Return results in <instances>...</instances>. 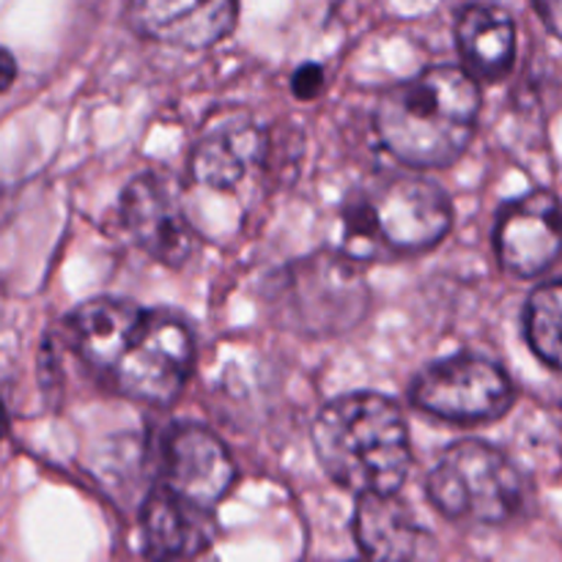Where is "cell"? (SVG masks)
I'll use <instances>...</instances> for the list:
<instances>
[{"instance_id": "9c48e42d", "label": "cell", "mask_w": 562, "mask_h": 562, "mask_svg": "<svg viewBox=\"0 0 562 562\" xmlns=\"http://www.w3.org/2000/svg\"><path fill=\"white\" fill-rule=\"evenodd\" d=\"M236 481L234 456L223 439L206 426L181 423L165 434L162 483L173 497L190 508L212 514L214 505L231 492Z\"/></svg>"}, {"instance_id": "277c9868", "label": "cell", "mask_w": 562, "mask_h": 562, "mask_svg": "<svg viewBox=\"0 0 562 562\" xmlns=\"http://www.w3.org/2000/svg\"><path fill=\"white\" fill-rule=\"evenodd\" d=\"M267 300L274 322L294 333L340 335L366 318L371 291L357 261L324 250L274 272Z\"/></svg>"}, {"instance_id": "30bf717a", "label": "cell", "mask_w": 562, "mask_h": 562, "mask_svg": "<svg viewBox=\"0 0 562 562\" xmlns=\"http://www.w3.org/2000/svg\"><path fill=\"white\" fill-rule=\"evenodd\" d=\"M560 206L547 190H536L505 206L494 228L499 267L514 278H538L560 258Z\"/></svg>"}, {"instance_id": "d6986e66", "label": "cell", "mask_w": 562, "mask_h": 562, "mask_svg": "<svg viewBox=\"0 0 562 562\" xmlns=\"http://www.w3.org/2000/svg\"><path fill=\"white\" fill-rule=\"evenodd\" d=\"M16 75H20V69H16V58L9 53V49L0 47V93H5L11 86H14Z\"/></svg>"}, {"instance_id": "52a82bcc", "label": "cell", "mask_w": 562, "mask_h": 562, "mask_svg": "<svg viewBox=\"0 0 562 562\" xmlns=\"http://www.w3.org/2000/svg\"><path fill=\"white\" fill-rule=\"evenodd\" d=\"M412 404L453 423L497 420L514 406L516 390L503 366L481 355H456L428 366L412 382Z\"/></svg>"}, {"instance_id": "2e32d148", "label": "cell", "mask_w": 562, "mask_h": 562, "mask_svg": "<svg viewBox=\"0 0 562 562\" xmlns=\"http://www.w3.org/2000/svg\"><path fill=\"white\" fill-rule=\"evenodd\" d=\"M456 42L472 80H499L516 60V22L503 5H467L456 22Z\"/></svg>"}, {"instance_id": "ffe728a7", "label": "cell", "mask_w": 562, "mask_h": 562, "mask_svg": "<svg viewBox=\"0 0 562 562\" xmlns=\"http://www.w3.org/2000/svg\"><path fill=\"white\" fill-rule=\"evenodd\" d=\"M536 11L543 16L549 31H552L554 36H560V3H536Z\"/></svg>"}, {"instance_id": "6da1fadb", "label": "cell", "mask_w": 562, "mask_h": 562, "mask_svg": "<svg viewBox=\"0 0 562 562\" xmlns=\"http://www.w3.org/2000/svg\"><path fill=\"white\" fill-rule=\"evenodd\" d=\"M481 86L461 66H431L390 88L373 124L382 146L409 168L453 165L475 137Z\"/></svg>"}, {"instance_id": "ac0fdd59", "label": "cell", "mask_w": 562, "mask_h": 562, "mask_svg": "<svg viewBox=\"0 0 562 562\" xmlns=\"http://www.w3.org/2000/svg\"><path fill=\"white\" fill-rule=\"evenodd\" d=\"M291 91L302 102H311L324 91V66L322 64H305L291 75Z\"/></svg>"}, {"instance_id": "5b68a950", "label": "cell", "mask_w": 562, "mask_h": 562, "mask_svg": "<svg viewBox=\"0 0 562 562\" xmlns=\"http://www.w3.org/2000/svg\"><path fill=\"white\" fill-rule=\"evenodd\" d=\"M426 494L448 519L505 525L525 505V481L503 450L481 439H464L445 450L428 475Z\"/></svg>"}, {"instance_id": "3957f363", "label": "cell", "mask_w": 562, "mask_h": 562, "mask_svg": "<svg viewBox=\"0 0 562 562\" xmlns=\"http://www.w3.org/2000/svg\"><path fill=\"white\" fill-rule=\"evenodd\" d=\"M453 225L450 195L423 176H387L349 195L344 206V236L349 256L373 258L387 252L428 250Z\"/></svg>"}, {"instance_id": "5bb4252c", "label": "cell", "mask_w": 562, "mask_h": 562, "mask_svg": "<svg viewBox=\"0 0 562 562\" xmlns=\"http://www.w3.org/2000/svg\"><path fill=\"white\" fill-rule=\"evenodd\" d=\"M143 316L146 311L135 302L119 300V296H97L69 313L66 338L88 368L110 373L135 338Z\"/></svg>"}, {"instance_id": "7c38bea8", "label": "cell", "mask_w": 562, "mask_h": 562, "mask_svg": "<svg viewBox=\"0 0 562 562\" xmlns=\"http://www.w3.org/2000/svg\"><path fill=\"white\" fill-rule=\"evenodd\" d=\"M239 5L231 0H137L126 20L140 36L181 49H206L236 27Z\"/></svg>"}, {"instance_id": "ba28073f", "label": "cell", "mask_w": 562, "mask_h": 562, "mask_svg": "<svg viewBox=\"0 0 562 562\" xmlns=\"http://www.w3.org/2000/svg\"><path fill=\"white\" fill-rule=\"evenodd\" d=\"M121 225L146 256L181 267L198 250V234L181 209L173 184L159 173H140L121 192Z\"/></svg>"}, {"instance_id": "4fadbf2b", "label": "cell", "mask_w": 562, "mask_h": 562, "mask_svg": "<svg viewBox=\"0 0 562 562\" xmlns=\"http://www.w3.org/2000/svg\"><path fill=\"white\" fill-rule=\"evenodd\" d=\"M355 538L366 562H428L434 538L415 510L395 494L360 497L355 510Z\"/></svg>"}, {"instance_id": "e0dca14e", "label": "cell", "mask_w": 562, "mask_h": 562, "mask_svg": "<svg viewBox=\"0 0 562 562\" xmlns=\"http://www.w3.org/2000/svg\"><path fill=\"white\" fill-rule=\"evenodd\" d=\"M562 285L560 280L538 285L525 305V335L530 349L552 371H560L562 362Z\"/></svg>"}, {"instance_id": "9a60e30c", "label": "cell", "mask_w": 562, "mask_h": 562, "mask_svg": "<svg viewBox=\"0 0 562 562\" xmlns=\"http://www.w3.org/2000/svg\"><path fill=\"white\" fill-rule=\"evenodd\" d=\"M143 552L151 562H187L212 543V514L190 508L168 488L157 486L140 510Z\"/></svg>"}, {"instance_id": "8fae6325", "label": "cell", "mask_w": 562, "mask_h": 562, "mask_svg": "<svg viewBox=\"0 0 562 562\" xmlns=\"http://www.w3.org/2000/svg\"><path fill=\"white\" fill-rule=\"evenodd\" d=\"M269 157V135L245 113L214 121L190 154V176L209 190H234L256 176Z\"/></svg>"}, {"instance_id": "7a4b0ae2", "label": "cell", "mask_w": 562, "mask_h": 562, "mask_svg": "<svg viewBox=\"0 0 562 562\" xmlns=\"http://www.w3.org/2000/svg\"><path fill=\"white\" fill-rule=\"evenodd\" d=\"M313 448L322 470L357 497L398 494L412 467L404 412L379 393L329 401L313 420Z\"/></svg>"}, {"instance_id": "8992f818", "label": "cell", "mask_w": 562, "mask_h": 562, "mask_svg": "<svg viewBox=\"0 0 562 562\" xmlns=\"http://www.w3.org/2000/svg\"><path fill=\"white\" fill-rule=\"evenodd\" d=\"M195 346L190 327L176 313L146 311L135 338L113 366L115 387L130 398L168 406L190 382Z\"/></svg>"}]
</instances>
